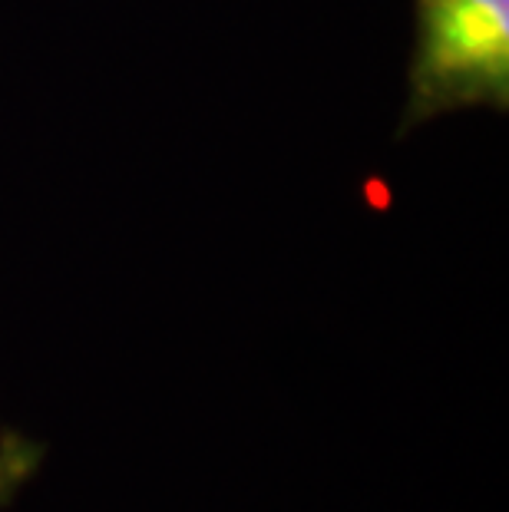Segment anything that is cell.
Listing matches in <instances>:
<instances>
[{"label": "cell", "mask_w": 509, "mask_h": 512, "mask_svg": "<svg viewBox=\"0 0 509 512\" xmlns=\"http://www.w3.org/2000/svg\"><path fill=\"white\" fill-rule=\"evenodd\" d=\"M417 43L400 133L443 113L509 106V0H414Z\"/></svg>", "instance_id": "obj_1"}, {"label": "cell", "mask_w": 509, "mask_h": 512, "mask_svg": "<svg viewBox=\"0 0 509 512\" xmlns=\"http://www.w3.org/2000/svg\"><path fill=\"white\" fill-rule=\"evenodd\" d=\"M43 446L20 437V433H0V509L10 506L34 473L40 470Z\"/></svg>", "instance_id": "obj_2"}]
</instances>
